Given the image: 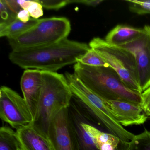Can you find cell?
Masks as SVG:
<instances>
[{"label":"cell","instance_id":"cell-1","mask_svg":"<svg viewBox=\"0 0 150 150\" xmlns=\"http://www.w3.org/2000/svg\"><path fill=\"white\" fill-rule=\"evenodd\" d=\"M90 48L88 45L68 38L54 44L12 50L9 60L25 70L54 72L75 64Z\"/></svg>","mask_w":150,"mask_h":150},{"label":"cell","instance_id":"cell-2","mask_svg":"<svg viewBox=\"0 0 150 150\" xmlns=\"http://www.w3.org/2000/svg\"><path fill=\"white\" fill-rule=\"evenodd\" d=\"M64 75L74 100L89 122H93L107 132L117 137L124 145H128L134 135L116 121L106 101L86 87L74 73L66 72Z\"/></svg>","mask_w":150,"mask_h":150},{"label":"cell","instance_id":"cell-3","mask_svg":"<svg viewBox=\"0 0 150 150\" xmlns=\"http://www.w3.org/2000/svg\"><path fill=\"white\" fill-rule=\"evenodd\" d=\"M74 70L81 82L104 100L124 101L141 105V94L129 88L110 67L88 66L77 62Z\"/></svg>","mask_w":150,"mask_h":150},{"label":"cell","instance_id":"cell-4","mask_svg":"<svg viewBox=\"0 0 150 150\" xmlns=\"http://www.w3.org/2000/svg\"><path fill=\"white\" fill-rule=\"evenodd\" d=\"M42 71V93L31 124L48 136L52 119L61 110L70 106L73 94L65 75L54 72Z\"/></svg>","mask_w":150,"mask_h":150},{"label":"cell","instance_id":"cell-5","mask_svg":"<svg viewBox=\"0 0 150 150\" xmlns=\"http://www.w3.org/2000/svg\"><path fill=\"white\" fill-rule=\"evenodd\" d=\"M71 29V22L65 17L40 19L31 28L8 42L12 50L46 46L67 38Z\"/></svg>","mask_w":150,"mask_h":150},{"label":"cell","instance_id":"cell-6","mask_svg":"<svg viewBox=\"0 0 150 150\" xmlns=\"http://www.w3.org/2000/svg\"><path fill=\"white\" fill-rule=\"evenodd\" d=\"M88 45L116 72L129 88L142 94L136 60L130 52L99 37L94 38Z\"/></svg>","mask_w":150,"mask_h":150},{"label":"cell","instance_id":"cell-7","mask_svg":"<svg viewBox=\"0 0 150 150\" xmlns=\"http://www.w3.org/2000/svg\"><path fill=\"white\" fill-rule=\"evenodd\" d=\"M0 117L16 130L33 122L32 114L23 97L6 86L0 88Z\"/></svg>","mask_w":150,"mask_h":150},{"label":"cell","instance_id":"cell-8","mask_svg":"<svg viewBox=\"0 0 150 150\" xmlns=\"http://www.w3.org/2000/svg\"><path fill=\"white\" fill-rule=\"evenodd\" d=\"M137 36L117 46L129 52L137 64L143 92L150 86V26L145 25Z\"/></svg>","mask_w":150,"mask_h":150},{"label":"cell","instance_id":"cell-9","mask_svg":"<svg viewBox=\"0 0 150 150\" xmlns=\"http://www.w3.org/2000/svg\"><path fill=\"white\" fill-rule=\"evenodd\" d=\"M69 126L74 150H99L82 123L86 116L76 102L72 99L68 108Z\"/></svg>","mask_w":150,"mask_h":150},{"label":"cell","instance_id":"cell-10","mask_svg":"<svg viewBox=\"0 0 150 150\" xmlns=\"http://www.w3.org/2000/svg\"><path fill=\"white\" fill-rule=\"evenodd\" d=\"M106 101L116 121L122 126L143 124L148 118L141 105L124 101Z\"/></svg>","mask_w":150,"mask_h":150},{"label":"cell","instance_id":"cell-11","mask_svg":"<svg viewBox=\"0 0 150 150\" xmlns=\"http://www.w3.org/2000/svg\"><path fill=\"white\" fill-rule=\"evenodd\" d=\"M48 136L56 150H74L69 126L68 108L54 117L49 127Z\"/></svg>","mask_w":150,"mask_h":150},{"label":"cell","instance_id":"cell-12","mask_svg":"<svg viewBox=\"0 0 150 150\" xmlns=\"http://www.w3.org/2000/svg\"><path fill=\"white\" fill-rule=\"evenodd\" d=\"M42 86V71L30 69L23 72L21 80V89L32 114L33 121L40 101Z\"/></svg>","mask_w":150,"mask_h":150},{"label":"cell","instance_id":"cell-13","mask_svg":"<svg viewBox=\"0 0 150 150\" xmlns=\"http://www.w3.org/2000/svg\"><path fill=\"white\" fill-rule=\"evenodd\" d=\"M21 150H56L50 137L30 124L17 129Z\"/></svg>","mask_w":150,"mask_h":150},{"label":"cell","instance_id":"cell-14","mask_svg":"<svg viewBox=\"0 0 150 150\" xmlns=\"http://www.w3.org/2000/svg\"><path fill=\"white\" fill-rule=\"evenodd\" d=\"M86 117L82 123L86 130L92 137L96 146L99 150H118L120 143H122L116 136L104 132L90 124Z\"/></svg>","mask_w":150,"mask_h":150},{"label":"cell","instance_id":"cell-15","mask_svg":"<svg viewBox=\"0 0 150 150\" xmlns=\"http://www.w3.org/2000/svg\"><path fill=\"white\" fill-rule=\"evenodd\" d=\"M142 31V29L118 24L109 32L104 40L110 44L118 45L132 39L139 35Z\"/></svg>","mask_w":150,"mask_h":150},{"label":"cell","instance_id":"cell-16","mask_svg":"<svg viewBox=\"0 0 150 150\" xmlns=\"http://www.w3.org/2000/svg\"><path fill=\"white\" fill-rule=\"evenodd\" d=\"M39 19H31L27 23L23 22L16 18L6 25H0V37H7L8 39L14 38L31 28L38 22Z\"/></svg>","mask_w":150,"mask_h":150},{"label":"cell","instance_id":"cell-17","mask_svg":"<svg viewBox=\"0 0 150 150\" xmlns=\"http://www.w3.org/2000/svg\"><path fill=\"white\" fill-rule=\"evenodd\" d=\"M0 150H21L16 132L8 126L0 128Z\"/></svg>","mask_w":150,"mask_h":150},{"label":"cell","instance_id":"cell-18","mask_svg":"<svg viewBox=\"0 0 150 150\" xmlns=\"http://www.w3.org/2000/svg\"><path fill=\"white\" fill-rule=\"evenodd\" d=\"M127 150H150V131L145 129L144 132L134 135L128 144Z\"/></svg>","mask_w":150,"mask_h":150},{"label":"cell","instance_id":"cell-19","mask_svg":"<svg viewBox=\"0 0 150 150\" xmlns=\"http://www.w3.org/2000/svg\"><path fill=\"white\" fill-rule=\"evenodd\" d=\"M78 62L88 66L104 67H110L95 51L91 48L79 59Z\"/></svg>","mask_w":150,"mask_h":150},{"label":"cell","instance_id":"cell-20","mask_svg":"<svg viewBox=\"0 0 150 150\" xmlns=\"http://www.w3.org/2000/svg\"><path fill=\"white\" fill-rule=\"evenodd\" d=\"M125 1L129 3V10L133 13L138 15L150 14V0H125Z\"/></svg>","mask_w":150,"mask_h":150},{"label":"cell","instance_id":"cell-21","mask_svg":"<svg viewBox=\"0 0 150 150\" xmlns=\"http://www.w3.org/2000/svg\"><path fill=\"white\" fill-rule=\"evenodd\" d=\"M44 8L58 10L69 4H74V0H37Z\"/></svg>","mask_w":150,"mask_h":150},{"label":"cell","instance_id":"cell-22","mask_svg":"<svg viewBox=\"0 0 150 150\" xmlns=\"http://www.w3.org/2000/svg\"><path fill=\"white\" fill-rule=\"evenodd\" d=\"M1 23L0 25H6L12 22L17 18V15L13 13L7 6L4 0H0Z\"/></svg>","mask_w":150,"mask_h":150},{"label":"cell","instance_id":"cell-23","mask_svg":"<svg viewBox=\"0 0 150 150\" xmlns=\"http://www.w3.org/2000/svg\"><path fill=\"white\" fill-rule=\"evenodd\" d=\"M43 7L42 5L38 2L37 0H32V3L27 11L32 19L38 20L43 15Z\"/></svg>","mask_w":150,"mask_h":150},{"label":"cell","instance_id":"cell-24","mask_svg":"<svg viewBox=\"0 0 150 150\" xmlns=\"http://www.w3.org/2000/svg\"><path fill=\"white\" fill-rule=\"evenodd\" d=\"M141 106L145 114L150 111V86L141 94Z\"/></svg>","mask_w":150,"mask_h":150},{"label":"cell","instance_id":"cell-25","mask_svg":"<svg viewBox=\"0 0 150 150\" xmlns=\"http://www.w3.org/2000/svg\"><path fill=\"white\" fill-rule=\"evenodd\" d=\"M4 1L9 9L16 15L22 9L17 0H4Z\"/></svg>","mask_w":150,"mask_h":150},{"label":"cell","instance_id":"cell-26","mask_svg":"<svg viewBox=\"0 0 150 150\" xmlns=\"http://www.w3.org/2000/svg\"><path fill=\"white\" fill-rule=\"evenodd\" d=\"M103 0H74V3L81 4L89 6L96 7L100 5Z\"/></svg>","mask_w":150,"mask_h":150},{"label":"cell","instance_id":"cell-27","mask_svg":"<svg viewBox=\"0 0 150 150\" xmlns=\"http://www.w3.org/2000/svg\"><path fill=\"white\" fill-rule=\"evenodd\" d=\"M30 16L27 10L21 9L17 15V19L23 22L27 23L30 21Z\"/></svg>","mask_w":150,"mask_h":150},{"label":"cell","instance_id":"cell-28","mask_svg":"<svg viewBox=\"0 0 150 150\" xmlns=\"http://www.w3.org/2000/svg\"><path fill=\"white\" fill-rule=\"evenodd\" d=\"M17 1L22 9L27 10L32 3V0H17Z\"/></svg>","mask_w":150,"mask_h":150},{"label":"cell","instance_id":"cell-29","mask_svg":"<svg viewBox=\"0 0 150 150\" xmlns=\"http://www.w3.org/2000/svg\"><path fill=\"white\" fill-rule=\"evenodd\" d=\"M146 115L147 116L150 117V111H149V112L146 113Z\"/></svg>","mask_w":150,"mask_h":150},{"label":"cell","instance_id":"cell-30","mask_svg":"<svg viewBox=\"0 0 150 150\" xmlns=\"http://www.w3.org/2000/svg\"><path fill=\"white\" fill-rule=\"evenodd\" d=\"M149 118L150 119V117H149Z\"/></svg>","mask_w":150,"mask_h":150}]
</instances>
